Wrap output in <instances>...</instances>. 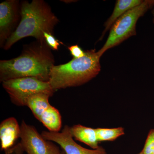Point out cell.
<instances>
[{
  "instance_id": "cell-1",
  "label": "cell",
  "mask_w": 154,
  "mask_h": 154,
  "mask_svg": "<svg viewBox=\"0 0 154 154\" xmlns=\"http://www.w3.org/2000/svg\"><path fill=\"white\" fill-rule=\"evenodd\" d=\"M51 48L45 42L36 41L24 47L18 57L0 61L1 82L18 78L33 77L49 82L54 66Z\"/></svg>"
},
{
  "instance_id": "cell-2",
  "label": "cell",
  "mask_w": 154,
  "mask_h": 154,
  "mask_svg": "<svg viewBox=\"0 0 154 154\" xmlns=\"http://www.w3.org/2000/svg\"><path fill=\"white\" fill-rule=\"evenodd\" d=\"M20 17L19 25L6 42L4 49H10L17 42L29 36L37 41L45 42L44 33L53 35L54 29L59 22L50 6L42 0L22 2Z\"/></svg>"
},
{
  "instance_id": "cell-3",
  "label": "cell",
  "mask_w": 154,
  "mask_h": 154,
  "mask_svg": "<svg viewBox=\"0 0 154 154\" xmlns=\"http://www.w3.org/2000/svg\"><path fill=\"white\" fill-rule=\"evenodd\" d=\"M85 52L83 57L53 67L48 82L54 91L82 85L99 74L101 67L98 52L91 49Z\"/></svg>"
},
{
  "instance_id": "cell-4",
  "label": "cell",
  "mask_w": 154,
  "mask_h": 154,
  "mask_svg": "<svg viewBox=\"0 0 154 154\" xmlns=\"http://www.w3.org/2000/svg\"><path fill=\"white\" fill-rule=\"evenodd\" d=\"M154 0H145L140 5L127 11L119 18L110 29L105 45L98 51L102 57L107 50L117 46L131 36L136 35V24L149 9L152 8Z\"/></svg>"
},
{
  "instance_id": "cell-5",
  "label": "cell",
  "mask_w": 154,
  "mask_h": 154,
  "mask_svg": "<svg viewBox=\"0 0 154 154\" xmlns=\"http://www.w3.org/2000/svg\"><path fill=\"white\" fill-rule=\"evenodd\" d=\"M2 83L12 102L19 106H26L28 98L35 94H46L51 97L55 92L49 82L33 77L13 79Z\"/></svg>"
},
{
  "instance_id": "cell-6",
  "label": "cell",
  "mask_w": 154,
  "mask_h": 154,
  "mask_svg": "<svg viewBox=\"0 0 154 154\" xmlns=\"http://www.w3.org/2000/svg\"><path fill=\"white\" fill-rule=\"evenodd\" d=\"M20 143L27 154H59V148L52 142L46 140L34 127L22 120Z\"/></svg>"
},
{
  "instance_id": "cell-7",
  "label": "cell",
  "mask_w": 154,
  "mask_h": 154,
  "mask_svg": "<svg viewBox=\"0 0 154 154\" xmlns=\"http://www.w3.org/2000/svg\"><path fill=\"white\" fill-rule=\"evenodd\" d=\"M41 134L46 140L58 144L66 154H107L105 149L101 146L96 149H90L77 143L68 125L64 127L61 132L43 131Z\"/></svg>"
},
{
  "instance_id": "cell-8",
  "label": "cell",
  "mask_w": 154,
  "mask_h": 154,
  "mask_svg": "<svg viewBox=\"0 0 154 154\" xmlns=\"http://www.w3.org/2000/svg\"><path fill=\"white\" fill-rule=\"evenodd\" d=\"M19 16L20 6L16 0H8L0 4V45H4L13 33Z\"/></svg>"
},
{
  "instance_id": "cell-9",
  "label": "cell",
  "mask_w": 154,
  "mask_h": 154,
  "mask_svg": "<svg viewBox=\"0 0 154 154\" xmlns=\"http://www.w3.org/2000/svg\"><path fill=\"white\" fill-rule=\"evenodd\" d=\"M20 134L21 126L16 118L11 117L3 120L0 124L2 149L6 151L14 146Z\"/></svg>"
},
{
  "instance_id": "cell-10",
  "label": "cell",
  "mask_w": 154,
  "mask_h": 154,
  "mask_svg": "<svg viewBox=\"0 0 154 154\" xmlns=\"http://www.w3.org/2000/svg\"><path fill=\"white\" fill-rule=\"evenodd\" d=\"M143 1L142 0H117L112 15L107 19L105 24V28L100 40H102L104 35L110 30L116 20L124 15L127 11L140 5Z\"/></svg>"
},
{
  "instance_id": "cell-11",
  "label": "cell",
  "mask_w": 154,
  "mask_h": 154,
  "mask_svg": "<svg viewBox=\"0 0 154 154\" xmlns=\"http://www.w3.org/2000/svg\"><path fill=\"white\" fill-rule=\"evenodd\" d=\"M71 131L76 140L85 144L94 149L99 147L96 128L78 124L71 127Z\"/></svg>"
},
{
  "instance_id": "cell-12",
  "label": "cell",
  "mask_w": 154,
  "mask_h": 154,
  "mask_svg": "<svg viewBox=\"0 0 154 154\" xmlns=\"http://www.w3.org/2000/svg\"><path fill=\"white\" fill-rule=\"evenodd\" d=\"M50 131L59 132L62 127V118L59 111L50 105L38 119Z\"/></svg>"
},
{
  "instance_id": "cell-13",
  "label": "cell",
  "mask_w": 154,
  "mask_h": 154,
  "mask_svg": "<svg viewBox=\"0 0 154 154\" xmlns=\"http://www.w3.org/2000/svg\"><path fill=\"white\" fill-rule=\"evenodd\" d=\"M51 96L48 94H38L30 96L27 100V105L37 119L42 113L50 105L49 99Z\"/></svg>"
},
{
  "instance_id": "cell-14",
  "label": "cell",
  "mask_w": 154,
  "mask_h": 154,
  "mask_svg": "<svg viewBox=\"0 0 154 154\" xmlns=\"http://www.w3.org/2000/svg\"><path fill=\"white\" fill-rule=\"evenodd\" d=\"M97 138L99 142L113 141L125 134V130L122 127L114 128H96Z\"/></svg>"
},
{
  "instance_id": "cell-15",
  "label": "cell",
  "mask_w": 154,
  "mask_h": 154,
  "mask_svg": "<svg viewBox=\"0 0 154 154\" xmlns=\"http://www.w3.org/2000/svg\"><path fill=\"white\" fill-rule=\"evenodd\" d=\"M141 152L144 154H154V128L149 131Z\"/></svg>"
},
{
  "instance_id": "cell-16",
  "label": "cell",
  "mask_w": 154,
  "mask_h": 154,
  "mask_svg": "<svg viewBox=\"0 0 154 154\" xmlns=\"http://www.w3.org/2000/svg\"><path fill=\"white\" fill-rule=\"evenodd\" d=\"M44 36L46 44L54 50H57L60 45L63 44V42L57 39L52 34L44 33Z\"/></svg>"
},
{
  "instance_id": "cell-17",
  "label": "cell",
  "mask_w": 154,
  "mask_h": 154,
  "mask_svg": "<svg viewBox=\"0 0 154 154\" xmlns=\"http://www.w3.org/2000/svg\"><path fill=\"white\" fill-rule=\"evenodd\" d=\"M73 58L78 59L83 57L85 55V52L78 45H71L68 47Z\"/></svg>"
},
{
  "instance_id": "cell-18",
  "label": "cell",
  "mask_w": 154,
  "mask_h": 154,
  "mask_svg": "<svg viewBox=\"0 0 154 154\" xmlns=\"http://www.w3.org/2000/svg\"><path fill=\"white\" fill-rule=\"evenodd\" d=\"M5 152V154H24L25 152L20 143Z\"/></svg>"
},
{
  "instance_id": "cell-19",
  "label": "cell",
  "mask_w": 154,
  "mask_h": 154,
  "mask_svg": "<svg viewBox=\"0 0 154 154\" xmlns=\"http://www.w3.org/2000/svg\"><path fill=\"white\" fill-rule=\"evenodd\" d=\"M153 10L152 11V14H153V22L154 24V5L153 6V7L152 8Z\"/></svg>"
},
{
  "instance_id": "cell-20",
  "label": "cell",
  "mask_w": 154,
  "mask_h": 154,
  "mask_svg": "<svg viewBox=\"0 0 154 154\" xmlns=\"http://www.w3.org/2000/svg\"><path fill=\"white\" fill-rule=\"evenodd\" d=\"M59 154H66L63 151H61L60 153Z\"/></svg>"
},
{
  "instance_id": "cell-21",
  "label": "cell",
  "mask_w": 154,
  "mask_h": 154,
  "mask_svg": "<svg viewBox=\"0 0 154 154\" xmlns=\"http://www.w3.org/2000/svg\"><path fill=\"white\" fill-rule=\"evenodd\" d=\"M137 154H144L142 152H140L139 153Z\"/></svg>"
}]
</instances>
